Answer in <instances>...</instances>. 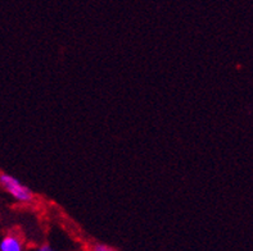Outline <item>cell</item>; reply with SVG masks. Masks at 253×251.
I'll list each match as a JSON object with an SVG mask.
<instances>
[{"mask_svg": "<svg viewBox=\"0 0 253 251\" xmlns=\"http://www.w3.org/2000/svg\"><path fill=\"white\" fill-rule=\"evenodd\" d=\"M0 187L18 203L30 204L34 201V192L9 173L0 172Z\"/></svg>", "mask_w": 253, "mask_h": 251, "instance_id": "6da1fadb", "label": "cell"}, {"mask_svg": "<svg viewBox=\"0 0 253 251\" xmlns=\"http://www.w3.org/2000/svg\"><path fill=\"white\" fill-rule=\"evenodd\" d=\"M22 248V240L14 233H8L0 241V251H21Z\"/></svg>", "mask_w": 253, "mask_h": 251, "instance_id": "7a4b0ae2", "label": "cell"}, {"mask_svg": "<svg viewBox=\"0 0 253 251\" xmlns=\"http://www.w3.org/2000/svg\"><path fill=\"white\" fill-rule=\"evenodd\" d=\"M94 250L95 251H112L113 249L109 248V246L104 245V244H96L94 245Z\"/></svg>", "mask_w": 253, "mask_h": 251, "instance_id": "3957f363", "label": "cell"}, {"mask_svg": "<svg viewBox=\"0 0 253 251\" xmlns=\"http://www.w3.org/2000/svg\"><path fill=\"white\" fill-rule=\"evenodd\" d=\"M39 250H40V251H51V250H53V249H51L49 245H42V248L39 249Z\"/></svg>", "mask_w": 253, "mask_h": 251, "instance_id": "277c9868", "label": "cell"}]
</instances>
